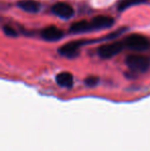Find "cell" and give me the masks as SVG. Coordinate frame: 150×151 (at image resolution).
<instances>
[{"mask_svg": "<svg viewBox=\"0 0 150 151\" xmlns=\"http://www.w3.org/2000/svg\"><path fill=\"white\" fill-rule=\"evenodd\" d=\"M123 44L126 47L135 52H144L150 46V42L145 36L140 34H132L124 38Z\"/></svg>", "mask_w": 150, "mask_h": 151, "instance_id": "obj_1", "label": "cell"}, {"mask_svg": "<svg viewBox=\"0 0 150 151\" xmlns=\"http://www.w3.org/2000/svg\"><path fill=\"white\" fill-rule=\"evenodd\" d=\"M126 64L131 71L146 72L150 67V59L141 55H131L126 57Z\"/></svg>", "mask_w": 150, "mask_h": 151, "instance_id": "obj_2", "label": "cell"}, {"mask_svg": "<svg viewBox=\"0 0 150 151\" xmlns=\"http://www.w3.org/2000/svg\"><path fill=\"white\" fill-rule=\"evenodd\" d=\"M86 43V40H76V41H70L69 43L64 44L58 50L59 54L63 57L68 59H74L78 56L79 48L83 44Z\"/></svg>", "mask_w": 150, "mask_h": 151, "instance_id": "obj_3", "label": "cell"}, {"mask_svg": "<svg viewBox=\"0 0 150 151\" xmlns=\"http://www.w3.org/2000/svg\"><path fill=\"white\" fill-rule=\"evenodd\" d=\"M124 44L122 42H112V43L104 44L98 48V55L102 59H110L118 55L123 48Z\"/></svg>", "mask_w": 150, "mask_h": 151, "instance_id": "obj_4", "label": "cell"}, {"mask_svg": "<svg viewBox=\"0 0 150 151\" xmlns=\"http://www.w3.org/2000/svg\"><path fill=\"white\" fill-rule=\"evenodd\" d=\"M52 14L58 16L59 18L64 19V20H68V19L72 18L74 14V9L70 4L66 3V2H59L56 3L52 7Z\"/></svg>", "mask_w": 150, "mask_h": 151, "instance_id": "obj_5", "label": "cell"}, {"mask_svg": "<svg viewBox=\"0 0 150 151\" xmlns=\"http://www.w3.org/2000/svg\"><path fill=\"white\" fill-rule=\"evenodd\" d=\"M41 37L50 42L58 41L64 37V32L55 26H50L41 31Z\"/></svg>", "mask_w": 150, "mask_h": 151, "instance_id": "obj_6", "label": "cell"}, {"mask_svg": "<svg viewBox=\"0 0 150 151\" xmlns=\"http://www.w3.org/2000/svg\"><path fill=\"white\" fill-rule=\"evenodd\" d=\"M113 24H114V20L111 17H107V16H97L90 21L93 31L110 28Z\"/></svg>", "mask_w": 150, "mask_h": 151, "instance_id": "obj_7", "label": "cell"}, {"mask_svg": "<svg viewBox=\"0 0 150 151\" xmlns=\"http://www.w3.org/2000/svg\"><path fill=\"white\" fill-rule=\"evenodd\" d=\"M56 82L62 88H70L73 86V76L69 72H61L56 76Z\"/></svg>", "mask_w": 150, "mask_h": 151, "instance_id": "obj_8", "label": "cell"}, {"mask_svg": "<svg viewBox=\"0 0 150 151\" xmlns=\"http://www.w3.org/2000/svg\"><path fill=\"white\" fill-rule=\"evenodd\" d=\"M18 7L27 12H37L40 8V4L35 0H22L18 2Z\"/></svg>", "mask_w": 150, "mask_h": 151, "instance_id": "obj_9", "label": "cell"}, {"mask_svg": "<svg viewBox=\"0 0 150 151\" xmlns=\"http://www.w3.org/2000/svg\"><path fill=\"white\" fill-rule=\"evenodd\" d=\"M88 31L93 30L90 22H88V21H79V22H76L74 24H72V26L70 27V32L73 34L84 33V32Z\"/></svg>", "mask_w": 150, "mask_h": 151, "instance_id": "obj_10", "label": "cell"}, {"mask_svg": "<svg viewBox=\"0 0 150 151\" xmlns=\"http://www.w3.org/2000/svg\"><path fill=\"white\" fill-rule=\"evenodd\" d=\"M142 2H145V0H122L118 4V9L119 10L126 9L130 6L135 5V4H138V3H142Z\"/></svg>", "mask_w": 150, "mask_h": 151, "instance_id": "obj_11", "label": "cell"}, {"mask_svg": "<svg viewBox=\"0 0 150 151\" xmlns=\"http://www.w3.org/2000/svg\"><path fill=\"white\" fill-rule=\"evenodd\" d=\"M84 83L88 88H94L99 83V77L97 76H88L84 79Z\"/></svg>", "mask_w": 150, "mask_h": 151, "instance_id": "obj_12", "label": "cell"}, {"mask_svg": "<svg viewBox=\"0 0 150 151\" xmlns=\"http://www.w3.org/2000/svg\"><path fill=\"white\" fill-rule=\"evenodd\" d=\"M3 32L6 36H9V37H17V36H18L17 31L14 30V28H11L10 26H7V25H5V26L3 27Z\"/></svg>", "mask_w": 150, "mask_h": 151, "instance_id": "obj_13", "label": "cell"}, {"mask_svg": "<svg viewBox=\"0 0 150 151\" xmlns=\"http://www.w3.org/2000/svg\"><path fill=\"white\" fill-rule=\"evenodd\" d=\"M145 1H146V0H145Z\"/></svg>", "mask_w": 150, "mask_h": 151, "instance_id": "obj_14", "label": "cell"}]
</instances>
